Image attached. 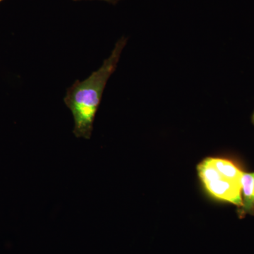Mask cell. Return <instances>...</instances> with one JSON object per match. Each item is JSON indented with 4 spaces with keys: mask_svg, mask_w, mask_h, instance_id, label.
Returning <instances> with one entry per match:
<instances>
[{
    "mask_svg": "<svg viewBox=\"0 0 254 254\" xmlns=\"http://www.w3.org/2000/svg\"><path fill=\"white\" fill-rule=\"evenodd\" d=\"M205 191L212 198L242 206L241 179L244 172L232 160L207 158L197 167Z\"/></svg>",
    "mask_w": 254,
    "mask_h": 254,
    "instance_id": "7a4b0ae2",
    "label": "cell"
},
{
    "mask_svg": "<svg viewBox=\"0 0 254 254\" xmlns=\"http://www.w3.org/2000/svg\"><path fill=\"white\" fill-rule=\"evenodd\" d=\"M242 206L238 208L241 218L254 215V173H244L241 179Z\"/></svg>",
    "mask_w": 254,
    "mask_h": 254,
    "instance_id": "3957f363",
    "label": "cell"
},
{
    "mask_svg": "<svg viewBox=\"0 0 254 254\" xmlns=\"http://www.w3.org/2000/svg\"><path fill=\"white\" fill-rule=\"evenodd\" d=\"M74 1H80V0H74ZM100 1H107V2L111 3V4H116L118 0H100Z\"/></svg>",
    "mask_w": 254,
    "mask_h": 254,
    "instance_id": "277c9868",
    "label": "cell"
},
{
    "mask_svg": "<svg viewBox=\"0 0 254 254\" xmlns=\"http://www.w3.org/2000/svg\"><path fill=\"white\" fill-rule=\"evenodd\" d=\"M252 123H253L254 125V113L253 114V115H252Z\"/></svg>",
    "mask_w": 254,
    "mask_h": 254,
    "instance_id": "5b68a950",
    "label": "cell"
},
{
    "mask_svg": "<svg viewBox=\"0 0 254 254\" xmlns=\"http://www.w3.org/2000/svg\"><path fill=\"white\" fill-rule=\"evenodd\" d=\"M127 41L125 37L120 38L99 69L92 73L84 81L76 80L66 91L64 102L72 113L74 120L73 133L76 138L91 139L95 115L103 91L110 76L116 69Z\"/></svg>",
    "mask_w": 254,
    "mask_h": 254,
    "instance_id": "6da1fadb",
    "label": "cell"
},
{
    "mask_svg": "<svg viewBox=\"0 0 254 254\" xmlns=\"http://www.w3.org/2000/svg\"><path fill=\"white\" fill-rule=\"evenodd\" d=\"M3 0H0V2H1V1H2Z\"/></svg>",
    "mask_w": 254,
    "mask_h": 254,
    "instance_id": "8992f818",
    "label": "cell"
}]
</instances>
